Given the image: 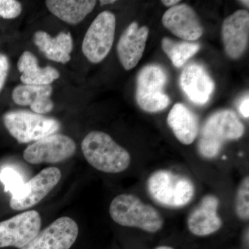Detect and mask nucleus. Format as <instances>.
Segmentation results:
<instances>
[{"label": "nucleus", "mask_w": 249, "mask_h": 249, "mask_svg": "<svg viewBox=\"0 0 249 249\" xmlns=\"http://www.w3.org/2000/svg\"><path fill=\"white\" fill-rule=\"evenodd\" d=\"M92 0H48L49 11L64 22L76 24L81 22L96 6Z\"/></svg>", "instance_id": "nucleus-21"}, {"label": "nucleus", "mask_w": 249, "mask_h": 249, "mask_svg": "<svg viewBox=\"0 0 249 249\" xmlns=\"http://www.w3.org/2000/svg\"><path fill=\"white\" fill-rule=\"evenodd\" d=\"M222 37L228 56L235 60L240 58L249 45V11L238 10L226 18L222 24Z\"/></svg>", "instance_id": "nucleus-13"}, {"label": "nucleus", "mask_w": 249, "mask_h": 249, "mask_svg": "<svg viewBox=\"0 0 249 249\" xmlns=\"http://www.w3.org/2000/svg\"><path fill=\"white\" fill-rule=\"evenodd\" d=\"M235 212L237 217L243 220L249 218V178L242 179L235 197Z\"/></svg>", "instance_id": "nucleus-23"}, {"label": "nucleus", "mask_w": 249, "mask_h": 249, "mask_svg": "<svg viewBox=\"0 0 249 249\" xmlns=\"http://www.w3.org/2000/svg\"><path fill=\"white\" fill-rule=\"evenodd\" d=\"M18 68L22 73L20 79L24 85H49L60 77L58 70L53 67H39L37 58L29 52L21 55Z\"/></svg>", "instance_id": "nucleus-20"}, {"label": "nucleus", "mask_w": 249, "mask_h": 249, "mask_svg": "<svg viewBox=\"0 0 249 249\" xmlns=\"http://www.w3.org/2000/svg\"><path fill=\"white\" fill-rule=\"evenodd\" d=\"M81 148L88 163L103 173H121L130 164L129 152L105 132H89L83 139Z\"/></svg>", "instance_id": "nucleus-1"}, {"label": "nucleus", "mask_w": 249, "mask_h": 249, "mask_svg": "<svg viewBox=\"0 0 249 249\" xmlns=\"http://www.w3.org/2000/svg\"><path fill=\"white\" fill-rule=\"evenodd\" d=\"M109 214L114 222L122 227L138 228L149 232L159 231L164 223L155 207L132 194L116 196L109 206Z\"/></svg>", "instance_id": "nucleus-2"}, {"label": "nucleus", "mask_w": 249, "mask_h": 249, "mask_svg": "<svg viewBox=\"0 0 249 249\" xmlns=\"http://www.w3.org/2000/svg\"><path fill=\"white\" fill-rule=\"evenodd\" d=\"M239 110L242 116L245 118H249V95L242 101H241L240 106H239Z\"/></svg>", "instance_id": "nucleus-27"}, {"label": "nucleus", "mask_w": 249, "mask_h": 249, "mask_svg": "<svg viewBox=\"0 0 249 249\" xmlns=\"http://www.w3.org/2000/svg\"><path fill=\"white\" fill-rule=\"evenodd\" d=\"M219 204L217 196L208 195L192 211L188 218V227L193 235L207 236L221 229L222 221L217 214Z\"/></svg>", "instance_id": "nucleus-15"}, {"label": "nucleus", "mask_w": 249, "mask_h": 249, "mask_svg": "<svg viewBox=\"0 0 249 249\" xmlns=\"http://www.w3.org/2000/svg\"><path fill=\"white\" fill-rule=\"evenodd\" d=\"M162 23L172 34L183 40H196L204 33L197 14L186 4L176 5L167 10L162 17Z\"/></svg>", "instance_id": "nucleus-12"}, {"label": "nucleus", "mask_w": 249, "mask_h": 249, "mask_svg": "<svg viewBox=\"0 0 249 249\" xmlns=\"http://www.w3.org/2000/svg\"><path fill=\"white\" fill-rule=\"evenodd\" d=\"M115 1L114 0H103V1H100V2H101V6H103V5L114 4Z\"/></svg>", "instance_id": "nucleus-29"}, {"label": "nucleus", "mask_w": 249, "mask_h": 249, "mask_svg": "<svg viewBox=\"0 0 249 249\" xmlns=\"http://www.w3.org/2000/svg\"><path fill=\"white\" fill-rule=\"evenodd\" d=\"M180 85L187 96L193 103L204 105L214 91V83L204 67L193 64L181 73Z\"/></svg>", "instance_id": "nucleus-16"}, {"label": "nucleus", "mask_w": 249, "mask_h": 249, "mask_svg": "<svg viewBox=\"0 0 249 249\" xmlns=\"http://www.w3.org/2000/svg\"><path fill=\"white\" fill-rule=\"evenodd\" d=\"M22 12V5L15 0H0V16L4 19L17 18Z\"/></svg>", "instance_id": "nucleus-25"}, {"label": "nucleus", "mask_w": 249, "mask_h": 249, "mask_svg": "<svg viewBox=\"0 0 249 249\" xmlns=\"http://www.w3.org/2000/svg\"><path fill=\"white\" fill-rule=\"evenodd\" d=\"M149 194L159 204L170 208L186 206L193 199L195 187L186 177L169 170H157L147 181Z\"/></svg>", "instance_id": "nucleus-4"}, {"label": "nucleus", "mask_w": 249, "mask_h": 249, "mask_svg": "<svg viewBox=\"0 0 249 249\" xmlns=\"http://www.w3.org/2000/svg\"><path fill=\"white\" fill-rule=\"evenodd\" d=\"M168 125L178 142L184 145L193 143L199 132L197 117L186 106L177 103L168 114Z\"/></svg>", "instance_id": "nucleus-17"}, {"label": "nucleus", "mask_w": 249, "mask_h": 249, "mask_svg": "<svg viewBox=\"0 0 249 249\" xmlns=\"http://www.w3.org/2000/svg\"><path fill=\"white\" fill-rule=\"evenodd\" d=\"M50 85H19L13 91V99L19 106H30L37 114H46L53 109V104L50 96Z\"/></svg>", "instance_id": "nucleus-18"}, {"label": "nucleus", "mask_w": 249, "mask_h": 249, "mask_svg": "<svg viewBox=\"0 0 249 249\" xmlns=\"http://www.w3.org/2000/svg\"><path fill=\"white\" fill-rule=\"evenodd\" d=\"M3 121L9 133L20 143L37 142L60 128V124L55 119L24 111L6 113Z\"/></svg>", "instance_id": "nucleus-5"}, {"label": "nucleus", "mask_w": 249, "mask_h": 249, "mask_svg": "<svg viewBox=\"0 0 249 249\" xmlns=\"http://www.w3.org/2000/svg\"><path fill=\"white\" fill-rule=\"evenodd\" d=\"M73 139L63 134H52L28 146L23 153L31 164L59 163L70 158L76 151Z\"/></svg>", "instance_id": "nucleus-10"}, {"label": "nucleus", "mask_w": 249, "mask_h": 249, "mask_svg": "<svg viewBox=\"0 0 249 249\" xmlns=\"http://www.w3.org/2000/svg\"><path fill=\"white\" fill-rule=\"evenodd\" d=\"M162 4L165 5V6H175L177 4L180 2L179 0H163L161 1Z\"/></svg>", "instance_id": "nucleus-28"}, {"label": "nucleus", "mask_w": 249, "mask_h": 249, "mask_svg": "<svg viewBox=\"0 0 249 249\" xmlns=\"http://www.w3.org/2000/svg\"><path fill=\"white\" fill-rule=\"evenodd\" d=\"M9 70V62L7 57L0 54V91L4 87Z\"/></svg>", "instance_id": "nucleus-26"}, {"label": "nucleus", "mask_w": 249, "mask_h": 249, "mask_svg": "<svg viewBox=\"0 0 249 249\" xmlns=\"http://www.w3.org/2000/svg\"><path fill=\"white\" fill-rule=\"evenodd\" d=\"M156 249H175L173 247H168V246H161V247H157Z\"/></svg>", "instance_id": "nucleus-30"}, {"label": "nucleus", "mask_w": 249, "mask_h": 249, "mask_svg": "<svg viewBox=\"0 0 249 249\" xmlns=\"http://www.w3.org/2000/svg\"><path fill=\"white\" fill-rule=\"evenodd\" d=\"M78 232V224L73 219L60 217L19 249H70L76 242Z\"/></svg>", "instance_id": "nucleus-11"}, {"label": "nucleus", "mask_w": 249, "mask_h": 249, "mask_svg": "<svg viewBox=\"0 0 249 249\" xmlns=\"http://www.w3.org/2000/svg\"><path fill=\"white\" fill-rule=\"evenodd\" d=\"M166 82V73L160 66L147 65L141 70L136 89V100L141 109L158 112L169 106V96L163 92Z\"/></svg>", "instance_id": "nucleus-6"}, {"label": "nucleus", "mask_w": 249, "mask_h": 249, "mask_svg": "<svg viewBox=\"0 0 249 249\" xmlns=\"http://www.w3.org/2000/svg\"><path fill=\"white\" fill-rule=\"evenodd\" d=\"M162 49L175 67H182L186 62L197 53L200 45L188 42H176L165 37L162 39Z\"/></svg>", "instance_id": "nucleus-22"}, {"label": "nucleus", "mask_w": 249, "mask_h": 249, "mask_svg": "<svg viewBox=\"0 0 249 249\" xmlns=\"http://www.w3.org/2000/svg\"><path fill=\"white\" fill-rule=\"evenodd\" d=\"M61 176L60 170L55 167L42 170L12 194L10 207L22 211L38 204L58 184Z\"/></svg>", "instance_id": "nucleus-8"}, {"label": "nucleus", "mask_w": 249, "mask_h": 249, "mask_svg": "<svg viewBox=\"0 0 249 249\" xmlns=\"http://www.w3.org/2000/svg\"><path fill=\"white\" fill-rule=\"evenodd\" d=\"M245 127L235 113L217 111L205 123L198 142V150L205 158L212 159L220 152L224 142L241 138Z\"/></svg>", "instance_id": "nucleus-3"}, {"label": "nucleus", "mask_w": 249, "mask_h": 249, "mask_svg": "<svg viewBox=\"0 0 249 249\" xmlns=\"http://www.w3.org/2000/svg\"><path fill=\"white\" fill-rule=\"evenodd\" d=\"M41 217L36 211L22 213L0 222V249H21L40 232Z\"/></svg>", "instance_id": "nucleus-9"}, {"label": "nucleus", "mask_w": 249, "mask_h": 249, "mask_svg": "<svg viewBox=\"0 0 249 249\" xmlns=\"http://www.w3.org/2000/svg\"><path fill=\"white\" fill-rule=\"evenodd\" d=\"M34 42L49 60L63 64L71 60L73 42L70 33H60L52 37L45 31H37L34 35Z\"/></svg>", "instance_id": "nucleus-19"}, {"label": "nucleus", "mask_w": 249, "mask_h": 249, "mask_svg": "<svg viewBox=\"0 0 249 249\" xmlns=\"http://www.w3.org/2000/svg\"><path fill=\"white\" fill-rule=\"evenodd\" d=\"M0 180L4 183L5 191L14 194L24 184L22 178L17 171L11 168H5L0 173Z\"/></svg>", "instance_id": "nucleus-24"}, {"label": "nucleus", "mask_w": 249, "mask_h": 249, "mask_svg": "<svg viewBox=\"0 0 249 249\" xmlns=\"http://www.w3.org/2000/svg\"><path fill=\"white\" fill-rule=\"evenodd\" d=\"M240 2L242 3V4L245 5V6H247V7H249V1H243V0H242V1H240Z\"/></svg>", "instance_id": "nucleus-31"}, {"label": "nucleus", "mask_w": 249, "mask_h": 249, "mask_svg": "<svg viewBox=\"0 0 249 249\" xmlns=\"http://www.w3.org/2000/svg\"><path fill=\"white\" fill-rule=\"evenodd\" d=\"M148 34V27H139L138 23L136 22L131 23L123 33L118 42L117 53L124 70H132L140 61L145 51Z\"/></svg>", "instance_id": "nucleus-14"}, {"label": "nucleus", "mask_w": 249, "mask_h": 249, "mask_svg": "<svg viewBox=\"0 0 249 249\" xmlns=\"http://www.w3.org/2000/svg\"><path fill=\"white\" fill-rule=\"evenodd\" d=\"M116 18L109 11L101 13L85 34L83 42V52L93 63H98L110 52L114 40Z\"/></svg>", "instance_id": "nucleus-7"}]
</instances>
